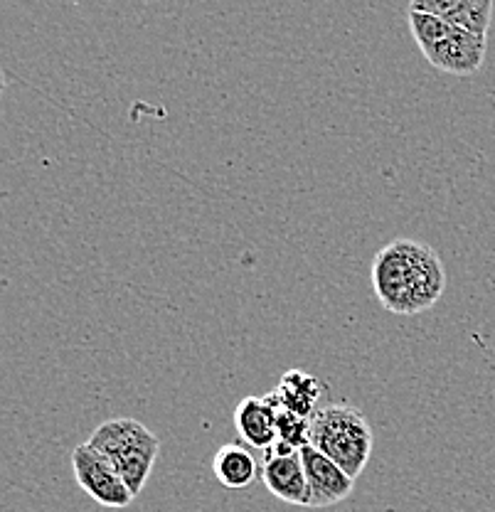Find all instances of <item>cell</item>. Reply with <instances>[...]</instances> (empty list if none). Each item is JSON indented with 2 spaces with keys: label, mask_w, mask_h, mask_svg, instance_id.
<instances>
[{
  "label": "cell",
  "mask_w": 495,
  "mask_h": 512,
  "mask_svg": "<svg viewBox=\"0 0 495 512\" xmlns=\"http://www.w3.org/2000/svg\"><path fill=\"white\" fill-rule=\"evenodd\" d=\"M372 288L385 311L395 316H419L444 296L446 271L429 244L395 239L375 254Z\"/></svg>",
  "instance_id": "6da1fadb"
},
{
  "label": "cell",
  "mask_w": 495,
  "mask_h": 512,
  "mask_svg": "<svg viewBox=\"0 0 495 512\" xmlns=\"http://www.w3.org/2000/svg\"><path fill=\"white\" fill-rule=\"evenodd\" d=\"M311 446L358 480L370 463L375 434L358 407L328 404L311 419Z\"/></svg>",
  "instance_id": "7a4b0ae2"
},
{
  "label": "cell",
  "mask_w": 495,
  "mask_h": 512,
  "mask_svg": "<svg viewBox=\"0 0 495 512\" xmlns=\"http://www.w3.org/2000/svg\"><path fill=\"white\" fill-rule=\"evenodd\" d=\"M89 444L114 463L124 483L129 485L133 498H138L158 461L161 439L141 421L119 416V419L99 424L94 434L89 436Z\"/></svg>",
  "instance_id": "3957f363"
},
{
  "label": "cell",
  "mask_w": 495,
  "mask_h": 512,
  "mask_svg": "<svg viewBox=\"0 0 495 512\" xmlns=\"http://www.w3.org/2000/svg\"><path fill=\"white\" fill-rule=\"evenodd\" d=\"M407 23L414 42L431 67L454 77H473L486 60L488 40L454 28L436 15L407 10Z\"/></svg>",
  "instance_id": "277c9868"
},
{
  "label": "cell",
  "mask_w": 495,
  "mask_h": 512,
  "mask_svg": "<svg viewBox=\"0 0 495 512\" xmlns=\"http://www.w3.org/2000/svg\"><path fill=\"white\" fill-rule=\"evenodd\" d=\"M72 471L79 488L101 508L124 510L131 505L133 493L129 485L124 483L114 463L89 441H84L72 451Z\"/></svg>",
  "instance_id": "5b68a950"
},
{
  "label": "cell",
  "mask_w": 495,
  "mask_h": 512,
  "mask_svg": "<svg viewBox=\"0 0 495 512\" xmlns=\"http://www.w3.org/2000/svg\"><path fill=\"white\" fill-rule=\"evenodd\" d=\"M301 458L308 478V508H330V505H338L350 498L355 480L338 463L330 461L328 456H323L311 444L301 448Z\"/></svg>",
  "instance_id": "8992f818"
},
{
  "label": "cell",
  "mask_w": 495,
  "mask_h": 512,
  "mask_svg": "<svg viewBox=\"0 0 495 512\" xmlns=\"http://www.w3.org/2000/svg\"><path fill=\"white\" fill-rule=\"evenodd\" d=\"M232 421L239 439L254 451L269 453L279 441V421H276V407L271 404L269 394H264V397L249 394V397H244L234 407Z\"/></svg>",
  "instance_id": "52a82bcc"
},
{
  "label": "cell",
  "mask_w": 495,
  "mask_h": 512,
  "mask_svg": "<svg viewBox=\"0 0 495 512\" xmlns=\"http://www.w3.org/2000/svg\"><path fill=\"white\" fill-rule=\"evenodd\" d=\"M262 480L274 498L289 505H298V508H308V478L301 451L266 453Z\"/></svg>",
  "instance_id": "ba28073f"
},
{
  "label": "cell",
  "mask_w": 495,
  "mask_h": 512,
  "mask_svg": "<svg viewBox=\"0 0 495 512\" xmlns=\"http://www.w3.org/2000/svg\"><path fill=\"white\" fill-rule=\"evenodd\" d=\"M407 10L436 15L454 28H461L471 35L486 37L491 28L493 3L491 0H414Z\"/></svg>",
  "instance_id": "9c48e42d"
},
{
  "label": "cell",
  "mask_w": 495,
  "mask_h": 512,
  "mask_svg": "<svg viewBox=\"0 0 495 512\" xmlns=\"http://www.w3.org/2000/svg\"><path fill=\"white\" fill-rule=\"evenodd\" d=\"M212 473L217 483L225 485L227 490H244L262 476L257 456L244 444H225L217 448L212 458Z\"/></svg>",
  "instance_id": "30bf717a"
},
{
  "label": "cell",
  "mask_w": 495,
  "mask_h": 512,
  "mask_svg": "<svg viewBox=\"0 0 495 512\" xmlns=\"http://www.w3.org/2000/svg\"><path fill=\"white\" fill-rule=\"evenodd\" d=\"M269 397L274 399L276 407L303 419H313V414L318 412L316 404L321 397V382L301 370H289L276 384V389H271Z\"/></svg>",
  "instance_id": "8fae6325"
},
{
  "label": "cell",
  "mask_w": 495,
  "mask_h": 512,
  "mask_svg": "<svg viewBox=\"0 0 495 512\" xmlns=\"http://www.w3.org/2000/svg\"><path fill=\"white\" fill-rule=\"evenodd\" d=\"M271 404H274V399H271ZM276 421H279L281 444L296 448V451H301L303 446L311 444V419H303V416L291 414V412H286V409L276 407Z\"/></svg>",
  "instance_id": "7c38bea8"
}]
</instances>
